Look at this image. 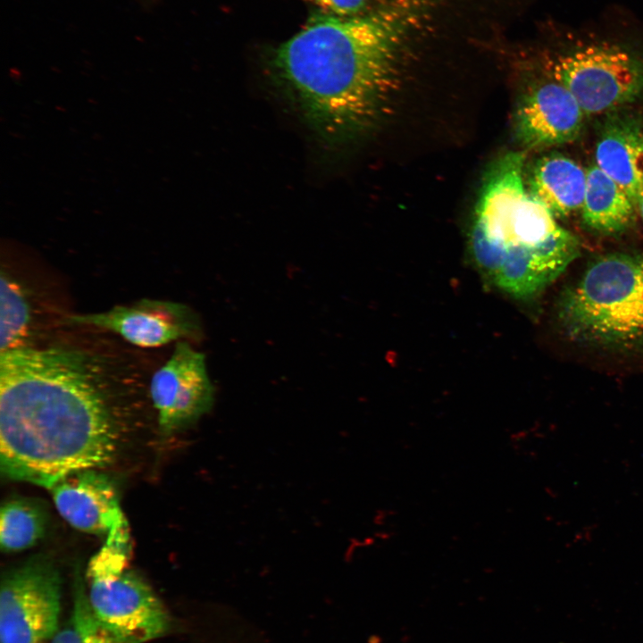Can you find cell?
Returning a JSON list of instances; mask_svg holds the SVG:
<instances>
[{
	"label": "cell",
	"mask_w": 643,
	"mask_h": 643,
	"mask_svg": "<svg viewBox=\"0 0 643 643\" xmlns=\"http://www.w3.org/2000/svg\"><path fill=\"white\" fill-rule=\"evenodd\" d=\"M49 522L47 509L34 498L13 497L0 510V548L6 554L34 547L45 536Z\"/></svg>",
	"instance_id": "9a60e30c"
},
{
	"label": "cell",
	"mask_w": 643,
	"mask_h": 643,
	"mask_svg": "<svg viewBox=\"0 0 643 643\" xmlns=\"http://www.w3.org/2000/svg\"><path fill=\"white\" fill-rule=\"evenodd\" d=\"M587 171L572 159L557 153L542 156L532 166L527 188L555 217L580 211Z\"/></svg>",
	"instance_id": "4fadbf2b"
},
{
	"label": "cell",
	"mask_w": 643,
	"mask_h": 643,
	"mask_svg": "<svg viewBox=\"0 0 643 643\" xmlns=\"http://www.w3.org/2000/svg\"><path fill=\"white\" fill-rule=\"evenodd\" d=\"M636 207L638 208L639 214L643 221V192L641 193V195L639 196V197L637 201Z\"/></svg>",
	"instance_id": "d6986e66"
},
{
	"label": "cell",
	"mask_w": 643,
	"mask_h": 643,
	"mask_svg": "<svg viewBox=\"0 0 643 643\" xmlns=\"http://www.w3.org/2000/svg\"><path fill=\"white\" fill-rule=\"evenodd\" d=\"M430 2L390 0L350 17L320 11L272 51V79L321 140L341 145L378 119Z\"/></svg>",
	"instance_id": "7a4b0ae2"
},
{
	"label": "cell",
	"mask_w": 643,
	"mask_h": 643,
	"mask_svg": "<svg viewBox=\"0 0 643 643\" xmlns=\"http://www.w3.org/2000/svg\"><path fill=\"white\" fill-rule=\"evenodd\" d=\"M62 578L48 556L8 570L0 589V643H42L58 630Z\"/></svg>",
	"instance_id": "8992f818"
},
{
	"label": "cell",
	"mask_w": 643,
	"mask_h": 643,
	"mask_svg": "<svg viewBox=\"0 0 643 643\" xmlns=\"http://www.w3.org/2000/svg\"><path fill=\"white\" fill-rule=\"evenodd\" d=\"M87 579L91 609L119 643H146L169 630L171 618L163 603L129 566Z\"/></svg>",
	"instance_id": "52a82bcc"
},
{
	"label": "cell",
	"mask_w": 643,
	"mask_h": 643,
	"mask_svg": "<svg viewBox=\"0 0 643 643\" xmlns=\"http://www.w3.org/2000/svg\"><path fill=\"white\" fill-rule=\"evenodd\" d=\"M71 326L105 330L140 347H157L180 338H196L201 327L188 306L172 301L141 299L101 313L66 318Z\"/></svg>",
	"instance_id": "9c48e42d"
},
{
	"label": "cell",
	"mask_w": 643,
	"mask_h": 643,
	"mask_svg": "<svg viewBox=\"0 0 643 643\" xmlns=\"http://www.w3.org/2000/svg\"><path fill=\"white\" fill-rule=\"evenodd\" d=\"M149 396L163 433L193 424L214 400L205 355L186 341L177 342L170 358L152 375Z\"/></svg>",
	"instance_id": "ba28073f"
},
{
	"label": "cell",
	"mask_w": 643,
	"mask_h": 643,
	"mask_svg": "<svg viewBox=\"0 0 643 643\" xmlns=\"http://www.w3.org/2000/svg\"><path fill=\"white\" fill-rule=\"evenodd\" d=\"M73 593L70 616L58 628L51 643H119L94 614L79 572L75 577Z\"/></svg>",
	"instance_id": "e0dca14e"
},
{
	"label": "cell",
	"mask_w": 643,
	"mask_h": 643,
	"mask_svg": "<svg viewBox=\"0 0 643 643\" xmlns=\"http://www.w3.org/2000/svg\"><path fill=\"white\" fill-rule=\"evenodd\" d=\"M322 11L338 16H356L369 11V0H305Z\"/></svg>",
	"instance_id": "ac0fdd59"
},
{
	"label": "cell",
	"mask_w": 643,
	"mask_h": 643,
	"mask_svg": "<svg viewBox=\"0 0 643 643\" xmlns=\"http://www.w3.org/2000/svg\"><path fill=\"white\" fill-rule=\"evenodd\" d=\"M539 66L544 79L524 95L515 114L516 136L527 149L573 142L582 131L586 116L572 94Z\"/></svg>",
	"instance_id": "30bf717a"
},
{
	"label": "cell",
	"mask_w": 643,
	"mask_h": 643,
	"mask_svg": "<svg viewBox=\"0 0 643 643\" xmlns=\"http://www.w3.org/2000/svg\"><path fill=\"white\" fill-rule=\"evenodd\" d=\"M141 378L126 359L77 345L0 352L2 474L48 489L110 463L125 400Z\"/></svg>",
	"instance_id": "6da1fadb"
},
{
	"label": "cell",
	"mask_w": 643,
	"mask_h": 643,
	"mask_svg": "<svg viewBox=\"0 0 643 643\" xmlns=\"http://www.w3.org/2000/svg\"><path fill=\"white\" fill-rule=\"evenodd\" d=\"M561 47L540 62L586 115L605 114L643 96V54L629 41L564 33Z\"/></svg>",
	"instance_id": "5b68a950"
},
{
	"label": "cell",
	"mask_w": 643,
	"mask_h": 643,
	"mask_svg": "<svg viewBox=\"0 0 643 643\" xmlns=\"http://www.w3.org/2000/svg\"><path fill=\"white\" fill-rule=\"evenodd\" d=\"M48 489L60 515L76 530L106 537L128 524L117 487L98 469L70 472Z\"/></svg>",
	"instance_id": "8fae6325"
},
{
	"label": "cell",
	"mask_w": 643,
	"mask_h": 643,
	"mask_svg": "<svg viewBox=\"0 0 643 643\" xmlns=\"http://www.w3.org/2000/svg\"><path fill=\"white\" fill-rule=\"evenodd\" d=\"M558 319L580 343L630 348L643 342V257L610 253L563 293Z\"/></svg>",
	"instance_id": "277c9868"
},
{
	"label": "cell",
	"mask_w": 643,
	"mask_h": 643,
	"mask_svg": "<svg viewBox=\"0 0 643 643\" xmlns=\"http://www.w3.org/2000/svg\"><path fill=\"white\" fill-rule=\"evenodd\" d=\"M595 164L635 205L643 192V118L625 107L604 114L597 133Z\"/></svg>",
	"instance_id": "7c38bea8"
},
{
	"label": "cell",
	"mask_w": 643,
	"mask_h": 643,
	"mask_svg": "<svg viewBox=\"0 0 643 643\" xmlns=\"http://www.w3.org/2000/svg\"><path fill=\"white\" fill-rule=\"evenodd\" d=\"M31 313L21 287L2 271L0 278V352L26 345Z\"/></svg>",
	"instance_id": "2e32d148"
},
{
	"label": "cell",
	"mask_w": 643,
	"mask_h": 643,
	"mask_svg": "<svg viewBox=\"0 0 643 643\" xmlns=\"http://www.w3.org/2000/svg\"><path fill=\"white\" fill-rule=\"evenodd\" d=\"M525 155L508 153L488 173L470 235L472 258L496 287L517 298L524 294L546 239L559 226L553 213L528 191Z\"/></svg>",
	"instance_id": "3957f363"
},
{
	"label": "cell",
	"mask_w": 643,
	"mask_h": 643,
	"mask_svg": "<svg viewBox=\"0 0 643 643\" xmlns=\"http://www.w3.org/2000/svg\"><path fill=\"white\" fill-rule=\"evenodd\" d=\"M580 209L585 225L600 234L616 235L634 221L636 205L626 192L595 163L587 170Z\"/></svg>",
	"instance_id": "5bb4252c"
}]
</instances>
